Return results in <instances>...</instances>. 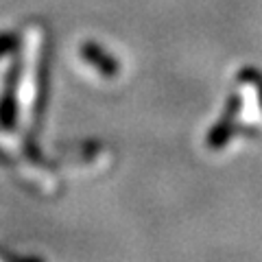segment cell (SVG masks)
I'll use <instances>...</instances> for the list:
<instances>
[{
    "label": "cell",
    "instance_id": "obj_3",
    "mask_svg": "<svg viewBox=\"0 0 262 262\" xmlns=\"http://www.w3.org/2000/svg\"><path fill=\"white\" fill-rule=\"evenodd\" d=\"M18 46H20V37L15 33H3L0 35V55L13 53Z\"/></svg>",
    "mask_w": 262,
    "mask_h": 262
},
{
    "label": "cell",
    "instance_id": "obj_2",
    "mask_svg": "<svg viewBox=\"0 0 262 262\" xmlns=\"http://www.w3.org/2000/svg\"><path fill=\"white\" fill-rule=\"evenodd\" d=\"M79 55H81V59L92 66L98 75H103V77H107V79H114V77L118 75V61L114 59L112 55L105 53L98 44L83 42V44H81V48H79Z\"/></svg>",
    "mask_w": 262,
    "mask_h": 262
},
{
    "label": "cell",
    "instance_id": "obj_1",
    "mask_svg": "<svg viewBox=\"0 0 262 262\" xmlns=\"http://www.w3.org/2000/svg\"><path fill=\"white\" fill-rule=\"evenodd\" d=\"M18 81H20V61L9 68V75L5 79L3 96H0V129L5 131L15 129V120H18V98H15Z\"/></svg>",
    "mask_w": 262,
    "mask_h": 262
},
{
    "label": "cell",
    "instance_id": "obj_4",
    "mask_svg": "<svg viewBox=\"0 0 262 262\" xmlns=\"http://www.w3.org/2000/svg\"><path fill=\"white\" fill-rule=\"evenodd\" d=\"M15 262V260H13ZM18 262H39V260H18Z\"/></svg>",
    "mask_w": 262,
    "mask_h": 262
}]
</instances>
